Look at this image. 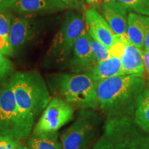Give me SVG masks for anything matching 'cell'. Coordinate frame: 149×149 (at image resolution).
<instances>
[{"label": "cell", "instance_id": "obj_1", "mask_svg": "<svg viewBox=\"0 0 149 149\" xmlns=\"http://www.w3.org/2000/svg\"><path fill=\"white\" fill-rule=\"evenodd\" d=\"M146 87L144 77L124 74L97 82L98 105L107 118L133 116Z\"/></svg>", "mask_w": 149, "mask_h": 149}, {"label": "cell", "instance_id": "obj_2", "mask_svg": "<svg viewBox=\"0 0 149 149\" xmlns=\"http://www.w3.org/2000/svg\"><path fill=\"white\" fill-rule=\"evenodd\" d=\"M19 111L30 126L51 102V96L44 78L37 71L16 72L9 80Z\"/></svg>", "mask_w": 149, "mask_h": 149}, {"label": "cell", "instance_id": "obj_3", "mask_svg": "<svg viewBox=\"0 0 149 149\" xmlns=\"http://www.w3.org/2000/svg\"><path fill=\"white\" fill-rule=\"evenodd\" d=\"M92 149H149V133L136 124L133 116L107 118Z\"/></svg>", "mask_w": 149, "mask_h": 149}, {"label": "cell", "instance_id": "obj_4", "mask_svg": "<svg viewBox=\"0 0 149 149\" xmlns=\"http://www.w3.org/2000/svg\"><path fill=\"white\" fill-rule=\"evenodd\" d=\"M56 86L59 94L72 107L81 110L95 109L97 102V82L91 73H64L59 74Z\"/></svg>", "mask_w": 149, "mask_h": 149}, {"label": "cell", "instance_id": "obj_5", "mask_svg": "<svg viewBox=\"0 0 149 149\" xmlns=\"http://www.w3.org/2000/svg\"><path fill=\"white\" fill-rule=\"evenodd\" d=\"M32 128L20 114L8 82L0 90V135L19 141L27 138Z\"/></svg>", "mask_w": 149, "mask_h": 149}, {"label": "cell", "instance_id": "obj_6", "mask_svg": "<svg viewBox=\"0 0 149 149\" xmlns=\"http://www.w3.org/2000/svg\"><path fill=\"white\" fill-rule=\"evenodd\" d=\"M100 118L91 109L81 110L61 136L62 149H89L98 134Z\"/></svg>", "mask_w": 149, "mask_h": 149}, {"label": "cell", "instance_id": "obj_7", "mask_svg": "<svg viewBox=\"0 0 149 149\" xmlns=\"http://www.w3.org/2000/svg\"><path fill=\"white\" fill-rule=\"evenodd\" d=\"M72 105L59 97H54L49 102L33 130V135L56 133L73 118Z\"/></svg>", "mask_w": 149, "mask_h": 149}, {"label": "cell", "instance_id": "obj_8", "mask_svg": "<svg viewBox=\"0 0 149 149\" xmlns=\"http://www.w3.org/2000/svg\"><path fill=\"white\" fill-rule=\"evenodd\" d=\"M85 29L83 19L73 13H68L61 29L54 38L51 53L61 58L66 57Z\"/></svg>", "mask_w": 149, "mask_h": 149}, {"label": "cell", "instance_id": "obj_9", "mask_svg": "<svg viewBox=\"0 0 149 149\" xmlns=\"http://www.w3.org/2000/svg\"><path fill=\"white\" fill-rule=\"evenodd\" d=\"M84 17L91 36L110 49L117 39L107 20L93 7L85 11Z\"/></svg>", "mask_w": 149, "mask_h": 149}, {"label": "cell", "instance_id": "obj_10", "mask_svg": "<svg viewBox=\"0 0 149 149\" xmlns=\"http://www.w3.org/2000/svg\"><path fill=\"white\" fill-rule=\"evenodd\" d=\"M104 15L105 19L118 40L129 44L127 35V10L117 1L104 3Z\"/></svg>", "mask_w": 149, "mask_h": 149}, {"label": "cell", "instance_id": "obj_11", "mask_svg": "<svg viewBox=\"0 0 149 149\" xmlns=\"http://www.w3.org/2000/svg\"><path fill=\"white\" fill-rule=\"evenodd\" d=\"M89 37L88 30L86 29L74 44L73 57L70 65L75 70H86L91 72L97 63L91 49Z\"/></svg>", "mask_w": 149, "mask_h": 149}, {"label": "cell", "instance_id": "obj_12", "mask_svg": "<svg viewBox=\"0 0 149 149\" xmlns=\"http://www.w3.org/2000/svg\"><path fill=\"white\" fill-rule=\"evenodd\" d=\"M19 15L55 13L66 8L60 0H17L11 7Z\"/></svg>", "mask_w": 149, "mask_h": 149}, {"label": "cell", "instance_id": "obj_13", "mask_svg": "<svg viewBox=\"0 0 149 149\" xmlns=\"http://www.w3.org/2000/svg\"><path fill=\"white\" fill-rule=\"evenodd\" d=\"M148 29V16L130 13L128 16L127 35L130 44L141 49L144 47V39Z\"/></svg>", "mask_w": 149, "mask_h": 149}, {"label": "cell", "instance_id": "obj_14", "mask_svg": "<svg viewBox=\"0 0 149 149\" xmlns=\"http://www.w3.org/2000/svg\"><path fill=\"white\" fill-rule=\"evenodd\" d=\"M124 74L144 77L145 70L143 52L130 43L126 44L124 53L121 57Z\"/></svg>", "mask_w": 149, "mask_h": 149}, {"label": "cell", "instance_id": "obj_15", "mask_svg": "<svg viewBox=\"0 0 149 149\" xmlns=\"http://www.w3.org/2000/svg\"><path fill=\"white\" fill-rule=\"evenodd\" d=\"M90 73L97 82L116 76L124 75L121 57L111 56L109 59L97 63Z\"/></svg>", "mask_w": 149, "mask_h": 149}, {"label": "cell", "instance_id": "obj_16", "mask_svg": "<svg viewBox=\"0 0 149 149\" xmlns=\"http://www.w3.org/2000/svg\"><path fill=\"white\" fill-rule=\"evenodd\" d=\"M32 30L27 18L15 17L12 19L8 40L13 48H18L25 44L31 37Z\"/></svg>", "mask_w": 149, "mask_h": 149}, {"label": "cell", "instance_id": "obj_17", "mask_svg": "<svg viewBox=\"0 0 149 149\" xmlns=\"http://www.w3.org/2000/svg\"><path fill=\"white\" fill-rule=\"evenodd\" d=\"M133 117L136 124L149 133V88L145 89L139 97Z\"/></svg>", "mask_w": 149, "mask_h": 149}, {"label": "cell", "instance_id": "obj_18", "mask_svg": "<svg viewBox=\"0 0 149 149\" xmlns=\"http://www.w3.org/2000/svg\"><path fill=\"white\" fill-rule=\"evenodd\" d=\"M30 149H62L56 133L33 135L28 141Z\"/></svg>", "mask_w": 149, "mask_h": 149}, {"label": "cell", "instance_id": "obj_19", "mask_svg": "<svg viewBox=\"0 0 149 149\" xmlns=\"http://www.w3.org/2000/svg\"><path fill=\"white\" fill-rule=\"evenodd\" d=\"M126 10L149 16V0H116Z\"/></svg>", "mask_w": 149, "mask_h": 149}, {"label": "cell", "instance_id": "obj_20", "mask_svg": "<svg viewBox=\"0 0 149 149\" xmlns=\"http://www.w3.org/2000/svg\"><path fill=\"white\" fill-rule=\"evenodd\" d=\"M89 35H90L89 37H90L91 49H92L93 55L95 57L97 62H100V61L109 59L111 56L110 49L103 45L102 43L93 38L92 36H91L90 34Z\"/></svg>", "mask_w": 149, "mask_h": 149}, {"label": "cell", "instance_id": "obj_21", "mask_svg": "<svg viewBox=\"0 0 149 149\" xmlns=\"http://www.w3.org/2000/svg\"><path fill=\"white\" fill-rule=\"evenodd\" d=\"M8 9H0V35L7 38H8L12 22L11 15Z\"/></svg>", "mask_w": 149, "mask_h": 149}, {"label": "cell", "instance_id": "obj_22", "mask_svg": "<svg viewBox=\"0 0 149 149\" xmlns=\"http://www.w3.org/2000/svg\"><path fill=\"white\" fill-rule=\"evenodd\" d=\"M13 67L12 61L0 54V78H2L11 71Z\"/></svg>", "mask_w": 149, "mask_h": 149}, {"label": "cell", "instance_id": "obj_23", "mask_svg": "<svg viewBox=\"0 0 149 149\" xmlns=\"http://www.w3.org/2000/svg\"><path fill=\"white\" fill-rule=\"evenodd\" d=\"M14 48L9 42L8 38L0 35V54L4 56L13 55Z\"/></svg>", "mask_w": 149, "mask_h": 149}, {"label": "cell", "instance_id": "obj_24", "mask_svg": "<svg viewBox=\"0 0 149 149\" xmlns=\"http://www.w3.org/2000/svg\"><path fill=\"white\" fill-rule=\"evenodd\" d=\"M19 144V141L0 135V149H15Z\"/></svg>", "mask_w": 149, "mask_h": 149}, {"label": "cell", "instance_id": "obj_25", "mask_svg": "<svg viewBox=\"0 0 149 149\" xmlns=\"http://www.w3.org/2000/svg\"><path fill=\"white\" fill-rule=\"evenodd\" d=\"M66 6L70 7L74 10H80L81 9V4L79 0H60Z\"/></svg>", "mask_w": 149, "mask_h": 149}, {"label": "cell", "instance_id": "obj_26", "mask_svg": "<svg viewBox=\"0 0 149 149\" xmlns=\"http://www.w3.org/2000/svg\"><path fill=\"white\" fill-rule=\"evenodd\" d=\"M17 0H0V9H8L15 4Z\"/></svg>", "mask_w": 149, "mask_h": 149}, {"label": "cell", "instance_id": "obj_27", "mask_svg": "<svg viewBox=\"0 0 149 149\" xmlns=\"http://www.w3.org/2000/svg\"><path fill=\"white\" fill-rule=\"evenodd\" d=\"M143 52V60H144V68L149 75V50H144Z\"/></svg>", "mask_w": 149, "mask_h": 149}, {"label": "cell", "instance_id": "obj_28", "mask_svg": "<svg viewBox=\"0 0 149 149\" xmlns=\"http://www.w3.org/2000/svg\"><path fill=\"white\" fill-rule=\"evenodd\" d=\"M86 2L91 5L93 8H99L103 4V1L102 0H86Z\"/></svg>", "mask_w": 149, "mask_h": 149}, {"label": "cell", "instance_id": "obj_29", "mask_svg": "<svg viewBox=\"0 0 149 149\" xmlns=\"http://www.w3.org/2000/svg\"><path fill=\"white\" fill-rule=\"evenodd\" d=\"M144 50H149V29L147 32L146 37L144 39Z\"/></svg>", "mask_w": 149, "mask_h": 149}, {"label": "cell", "instance_id": "obj_30", "mask_svg": "<svg viewBox=\"0 0 149 149\" xmlns=\"http://www.w3.org/2000/svg\"><path fill=\"white\" fill-rule=\"evenodd\" d=\"M15 149H30V148H29V146H25V145L19 144L16 147Z\"/></svg>", "mask_w": 149, "mask_h": 149}, {"label": "cell", "instance_id": "obj_31", "mask_svg": "<svg viewBox=\"0 0 149 149\" xmlns=\"http://www.w3.org/2000/svg\"><path fill=\"white\" fill-rule=\"evenodd\" d=\"M102 1H103V4H104V3L113 2V1H115L116 0H102Z\"/></svg>", "mask_w": 149, "mask_h": 149}]
</instances>
